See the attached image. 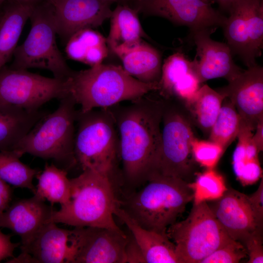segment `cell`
<instances>
[{
    "label": "cell",
    "instance_id": "obj_1",
    "mask_svg": "<svg viewBox=\"0 0 263 263\" xmlns=\"http://www.w3.org/2000/svg\"><path fill=\"white\" fill-rule=\"evenodd\" d=\"M151 92L108 108L118 132L122 176L132 185L146 182L160 147L165 99Z\"/></svg>",
    "mask_w": 263,
    "mask_h": 263
},
{
    "label": "cell",
    "instance_id": "obj_2",
    "mask_svg": "<svg viewBox=\"0 0 263 263\" xmlns=\"http://www.w3.org/2000/svg\"><path fill=\"white\" fill-rule=\"evenodd\" d=\"M71 198L58 210H54L49 222L74 227H98L123 231L114 220L119 204L110 178L90 169L70 179Z\"/></svg>",
    "mask_w": 263,
    "mask_h": 263
},
{
    "label": "cell",
    "instance_id": "obj_3",
    "mask_svg": "<svg viewBox=\"0 0 263 263\" xmlns=\"http://www.w3.org/2000/svg\"><path fill=\"white\" fill-rule=\"evenodd\" d=\"M67 83L68 94L80 106L81 112L109 108L158 89V84L142 82L121 66L102 63L73 71Z\"/></svg>",
    "mask_w": 263,
    "mask_h": 263
},
{
    "label": "cell",
    "instance_id": "obj_4",
    "mask_svg": "<svg viewBox=\"0 0 263 263\" xmlns=\"http://www.w3.org/2000/svg\"><path fill=\"white\" fill-rule=\"evenodd\" d=\"M139 191L132 193L119 206L146 229L167 234V229L193 200L189 182L180 178L153 175Z\"/></svg>",
    "mask_w": 263,
    "mask_h": 263
},
{
    "label": "cell",
    "instance_id": "obj_5",
    "mask_svg": "<svg viewBox=\"0 0 263 263\" xmlns=\"http://www.w3.org/2000/svg\"><path fill=\"white\" fill-rule=\"evenodd\" d=\"M74 152L82 170L90 169L114 182L120 161L117 128L109 109L77 112Z\"/></svg>",
    "mask_w": 263,
    "mask_h": 263
},
{
    "label": "cell",
    "instance_id": "obj_6",
    "mask_svg": "<svg viewBox=\"0 0 263 263\" xmlns=\"http://www.w3.org/2000/svg\"><path fill=\"white\" fill-rule=\"evenodd\" d=\"M75 105L69 94L60 99L57 109L42 117L12 150L20 157L28 153L43 159H52L66 170L75 165Z\"/></svg>",
    "mask_w": 263,
    "mask_h": 263
},
{
    "label": "cell",
    "instance_id": "obj_7",
    "mask_svg": "<svg viewBox=\"0 0 263 263\" xmlns=\"http://www.w3.org/2000/svg\"><path fill=\"white\" fill-rule=\"evenodd\" d=\"M29 19L31 28L24 41L17 46L10 66L16 69L47 70L54 77L66 80L74 71L67 65L56 42L54 7L47 0L35 4Z\"/></svg>",
    "mask_w": 263,
    "mask_h": 263
},
{
    "label": "cell",
    "instance_id": "obj_8",
    "mask_svg": "<svg viewBox=\"0 0 263 263\" xmlns=\"http://www.w3.org/2000/svg\"><path fill=\"white\" fill-rule=\"evenodd\" d=\"M164 99L160 147L147 179L160 175L189 182L194 169L192 143L195 137L190 118L180 102Z\"/></svg>",
    "mask_w": 263,
    "mask_h": 263
},
{
    "label": "cell",
    "instance_id": "obj_9",
    "mask_svg": "<svg viewBox=\"0 0 263 263\" xmlns=\"http://www.w3.org/2000/svg\"><path fill=\"white\" fill-rule=\"evenodd\" d=\"M180 263H200L214 251L233 240L218 221L206 201L193 205L187 218L168 227Z\"/></svg>",
    "mask_w": 263,
    "mask_h": 263
},
{
    "label": "cell",
    "instance_id": "obj_10",
    "mask_svg": "<svg viewBox=\"0 0 263 263\" xmlns=\"http://www.w3.org/2000/svg\"><path fill=\"white\" fill-rule=\"evenodd\" d=\"M68 94L67 80L50 78L6 65L0 69V105L36 111Z\"/></svg>",
    "mask_w": 263,
    "mask_h": 263
},
{
    "label": "cell",
    "instance_id": "obj_11",
    "mask_svg": "<svg viewBox=\"0 0 263 263\" xmlns=\"http://www.w3.org/2000/svg\"><path fill=\"white\" fill-rule=\"evenodd\" d=\"M223 26L227 44L247 67L256 64L263 47V0H239Z\"/></svg>",
    "mask_w": 263,
    "mask_h": 263
},
{
    "label": "cell",
    "instance_id": "obj_12",
    "mask_svg": "<svg viewBox=\"0 0 263 263\" xmlns=\"http://www.w3.org/2000/svg\"><path fill=\"white\" fill-rule=\"evenodd\" d=\"M203 0H133L129 5L137 12L165 18L189 28L190 33L223 27L227 17Z\"/></svg>",
    "mask_w": 263,
    "mask_h": 263
},
{
    "label": "cell",
    "instance_id": "obj_13",
    "mask_svg": "<svg viewBox=\"0 0 263 263\" xmlns=\"http://www.w3.org/2000/svg\"><path fill=\"white\" fill-rule=\"evenodd\" d=\"M128 236L98 227H75L70 237L71 263H126Z\"/></svg>",
    "mask_w": 263,
    "mask_h": 263
},
{
    "label": "cell",
    "instance_id": "obj_14",
    "mask_svg": "<svg viewBox=\"0 0 263 263\" xmlns=\"http://www.w3.org/2000/svg\"><path fill=\"white\" fill-rule=\"evenodd\" d=\"M216 91L234 105L241 123L254 132L263 118V67L257 64L247 67L227 85Z\"/></svg>",
    "mask_w": 263,
    "mask_h": 263
},
{
    "label": "cell",
    "instance_id": "obj_15",
    "mask_svg": "<svg viewBox=\"0 0 263 263\" xmlns=\"http://www.w3.org/2000/svg\"><path fill=\"white\" fill-rule=\"evenodd\" d=\"M214 32L206 29L190 34L196 47V55L192 60L194 70L201 84L220 77L229 82L244 70L234 62L233 54L226 43L210 38Z\"/></svg>",
    "mask_w": 263,
    "mask_h": 263
},
{
    "label": "cell",
    "instance_id": "obj_16",
    "mask_svg": "<svg viewBox=\"0 0 263 263\" xmlns=\"http://www.w3.org/2000/svg\"><path fill=\"white\" fill-rule=\"evenodd\" d=\"M56 33L66 42L75 33L100 26L110 18L111 3L102 0H53Z\"/></svg>",
    "mask_w": 263,
    "mask_h": 263
},
{
    "label": "cell",
    "instance_id": "obj_17",
    "mask_svg": "<svg viewBox=\"0 0 263 263\" xmlns=\"http://www.w3.org/2000/svg\"><path fill=\"white\" fill-rule=\"evenodd\" d=\"M210 208L231 238L243 243L250 236L262 232L247 195L229 188Z\"/></svg>",
    "mask_w": 263,
    "mask_h": 263
},
{
    "label": "cell",
    "instance_id": "obj_18",
    "mask_svg": "<svg viewBox=\"0 0 263 263\" xmlns=\"http://www.w3.org/2000/svg\"><path fill=\"white\" fill-rule=\"evenodd\" d=\"M54 210L45 201L34 196L10 204L0 216V227L19 236L20 247L26 246L48 223Z\"/></svg>",
    "mask_w": 263,
    "mask_h": 263
},
{
    "label": "cell",
    "instance_id": "obj_19",
    "mask_svg": "<svg viewBox=\"0 0 263 263\" xmlns=\"http://www.w3.org/2000/svg\"><path fill=\"white\" fill-rule=\"evenodd\" d=\"M192 60L178 52L167 57L162 66L158 94L185 105L191 101L201 87Z\"/></svg>",
    "mask_w": 263,
    "mask_h": 263
},
{
    "label": "cell",
    "instance_id": "obj_20",
    "mask_svg": "<svg viewBox=\"0 0 263 263\" xmlns=\"http://www.w3.org/2000/svg\"><path fill=\"white\" fill-rule=\"evenodd\" d=\"M71 230L49 222L25 246L19 255L22 263H68Z\"/></svg>",
    "mask_w": 263,
    "mask_h": 263
},
{
    "label": "cell",
    "instance_id": "obj_21",
    "mask_svg": "<svg viewBox=\"0 0 263 263\" xmlns=\"http://www.w3.org/2000/svg\"><path fill=\"white\" fill-rule=\"evenodd\" d=\"M128 228L141 249L146 263H180L174 243L167 234L146 229L140 225L119 205L114 210Z\"/></svg>",
    "mask_w": 263,
    "mask_h": 263
},
{
    "label": "cell",
    "instance_id": "obj_22",
    "mask_svg": "<svg viewBox=\"0 0 263 263\" xmlns=\"http://www.w3.org/2000/svg\"><path fill=\"white\" fill-rule=\"evenodd\" d=\"M0 17V69L13 56L23 28L37 2L6 1Z\"/></svg>",
    "mask_w": 263,
    "mask_h": 263
},
{
    "label": "cell",
    "instance_id": "obj_23",
    "mask_svg": "<svg viewBox=\"0 0 263 263\" xmlns=\"http://www.w3.org/2000/svg\"><path fill=\"white\" fill-rule=\"evenodd\" d=\"M115 55L130 75L143 83L159 84L162 64L161 55L157 49L142 40Z\"/></svg>",
    "mask_w": 263,
    "mask_h": 263
},
{
    "label": "cell",
    "instance_id": "obj_24",
    "mask_svg": "<svg viewBox=\"0 0 263 263\" xmlns=\"http://www.w3.org/2000/svg\"><path fill=\"white\" fill-rule=\"evenodd\" d=\"M138 12L127 4L119 3L110 17V30L107 44L114 54L139 43L144 33Z\"/></svg>",
    "mask_w": 263,
    "mask_h": 263
},
{
    "label": "cell",
    "instance_id": "obj_25",
    "mask_svg": "<svg viewBox=\"0 0 263 263\" xmlns=\"http://www.w3.org/2000/svg\"><path fill=\"white\" fill-rule=\"evenodd\" d=\"M48 113L40 109L27 111L0 105V151L13 150L19 140Z\"/></svg>",
    "mask_w": 263,
    "mask_h": 263
},
{
    "label": "cell",
    "instance_id": "obj_26",
    "mask_svg": "<svg viewBox=\"0 0 263 263\" xmlns=\"http://www.w3.org/2000/svg\"><path fill=\"white\" fill-rule=\"evenodd\" d=\"M253 132L241 124L234 150L232 164L234 173L244 186L252 185L262 177V169L259 162L260 152L254 144Z\"/></svg>",
    "mask_w": 263,
    "mask_h": 263
},
{
    "label": "cell",
    "instance_id": "obj_27",
    "mask_svg": "<svg viewBox=\"0 0 263 263\" xmlns=\"http://www.w3.org/2000/svg\"><path fill=\"white\" fill-rule=\"evenodd\" d=\"M66 43L65 52L69 58L91 67L102 63L108 56L106 39L93 28L78 31Z\"/></svg>",
    "mask_w": 263,
    "mask_h": 263
},
{
    "label": "cell",
    "instance_id": "obj_28",
    "mask_svg": "<svg viewBox=\"0 0 263 263\" xmlns=\"http://www.w3.org/2000/svg\"><path fill=\"white\" fill-rule=\"evenodd\" d=\"M36 177L38 183L34 195L50 202L52 206L54 204H59L62 206L69 202L71 185L67 170L53 163L49 165L46 163L44 170L38 174Z\"/></svg>",
    "mask_w": 263,
    "mask_h": 263
},
{
    "label": "cell",
    "instance_id": "obj_29",
    "mask_svg": "<svg viewBox=\"0 0 263 263\" xmlns=\"http://www.w3.org/2000/svg\"><path fill=\"white\" fill-rule=\"evenodd\" d=\"M225 96L207 84L202 85L194 97L184 107L204 131L210 132Z\"/></svg>",
    "mask_w": 263,
    "mask_h": 263
},
{
    "label": "cell",
    "instance_id": "obj_30",
    "mask_svg": "<svg viewBox=\"0 0 263 263\" xmlns=\"http://www.w3.org/2000/svg\"><path fill=\"white\" fill-rule=\"evenodd\" d=\"M20 158L13 150L0 151V178L9 185L27 188L34 194L33 179L40 171L24 164Z\"/></svg>",
    "mask_w": 263,
    "mask_h": 263
},
{
    "label": "cell",
    "instance_id": "obj_31",
    "mask_svg": "<svg viewBox=\"0 0 263 263\" xmlns=\"http://www.w3.org/2000/svg\"><path fill=\"white\" fill-rule=\"evenodd\" d=\"M241 120L230 100L225 97L218 116L210 131L209 139L221 145L225 150L237 138Z\"/></svg>",
    "mask_w": 263,
    "mask_h": 263
},
{
    "label": "cell",
    "instance_id": "obj_32",
    "mask_svg": "<svg viewBox=\"0 0 263 263\" xmlns=\"http://www.w3.org/2000/svg\"><path fill=\"white\" fill-rule=\"evenodd\" d=\"M193 192L194 204L220 198L227 189L222 175L214 169L199 173L194 182L189 183Z\"/></svg>",
    "mask_w": 263,
    "mask_h": 263
},
{
    "label": "cell",
    "instance_id": "obj_33",
    "mask_svg": "<svg viewBox=\"0 0 263 263\" xmlns=\"http://www.w3.org/2000/svg\"><path fill=\"white\" fill-rule=\"evenodd\" d=\"M225 151L221 145L210 140H200L195 137L192 143L195 161L207 169H214Z\"/></svg>",
    "mask_w": 263,
    "mask_h": 263
},
{
    "label": "cell",
    "instance_id": "obj_34",
    "mask_svg": "<svg viewBox=\"0 0 263 263\" xmlns=\"http://www.w3.org/2000/svg\"><path fill=\"white\" fill-rule=\"evenodd\" d=\"M247 256L244 245L233 240L214 251L200 263H237Z\"/></svg>",
    "mask_w": 263,
    "mask_h": 263
},
{
    "label": "cell",
    "instance_id": "obj_35",
    "mask_svg": "<svg viewBox=\"0 0 263 263\" xmlns=\"http://www.w3.org/2000/svg\"><path fill=\"white\" fill-rule=\"evenodd\" d=\"M243 244L245 247L248 256L247 263H263L262 232L251 235L243 243Z\"/></svg>",
    "mask_w": 263,
    "mask_h": 263
},
{
    "label": "cell",
    "instance_id": "obj_36",
    "mask_svg": "<svg viewBox=\"0 0 263 263\" xmlns=\"http://www.w3.org/2000/svg\"><path fill=\"white\" fill-rule=\"evenodd\" d=\"M126 263H146L141 249L133 236H128L125 248Z\"/></svg>",
    "mask_w": 263,
    "mask_h": 263
},
{
    "label": "cell",
    "instance_id": "obj_37",
    "mask_svg": "<svg viewBox=\"0 0 263 263\" xmlns=\"http://www.w3.org/2000/svg\"><path fill=\"white\" fill-rule=\"evenodd\" d=\"M252 209L260 223H263V180L257 190L250 195H247Z\"/></svg>",
    "mask_w": 263,
    "mask_h": 263
},
{
    "label": "cell",
    "instance_id": "obj_38",
    "mask_svg": "<svg viewBox=\"0 0 263 263\" xmlns=\"http://www.w3.org/2000/svg\"><path fill=\"white\" fill-rule=\"evenodd\" d=\"M12 236L3 233L0 229V261L7 258L14 257V253L20 243H13Z\"/></svg>",
    "mask_w": 263,
    "mask_h": 263
},
{
    "label": "cell",
    "instance_id": "obj_39",
    "mask_svg": "<svg viewBox=\"0 0 263 263\" xmlns=\"http://www.w3.org/2000/svg\"><path fill=\"white\" fill-rule=\"evenodd\" d=\"M12 196L10 185L0 178V216L10 205Z\"/></svg>",
    "mask_w": 263,
    "mask_h": 263
},
{
    "label": "cell",
    "instance_id": "obj_40",
    "mask_svg": "<svg viewBox=\"0 0 263 263\" xmlns=\"http://www.w3.org/2000/svg\"><path fill=\"white\" fill-rule=\"evenodd\" d=\"M256 132L253 133V141L259 152L263 150V118L259 122L255 129Z\"/></svg>",
    "mask_w": 263,
    "mask_h": 263
},
{
    "label": "cell",
    "instance_id": "obj_41",
    "mask_svg": "<svg viewBox=\"0 0 263 263\" xmlns=\"http://www.w3.org/2000/svg\"><path fill=\"white\" fill-rule=\"evenodd\" d=\"M239 0H213L219 6L220 11L223 13L228 14L233 6Z\"/></svg>",
    "mask_w": 263,
    "mask_h": 263
},
{
    "label": "cell",
    "instance_id": "obj_42",
    "mask_svg": "<svg viewBox=\"0 0 263 263\" xmlns=\"http://www.w3.org/2000/svg\"><path fill=\"white\" fill-rule=\"evenodd\" d=\"M8 0H16L20 2H32V3H36L38 1H39L42 0H0V6L5 2L8 1ZM50 2L52 4L53 2V0H47Z\"/></svg>",
    "mask_w": 263,
    "mask_h": 263
},
{
    "label": "cell",
    "instance_id": "obj_43",
    "mask_svg": "<svg viewBox=\"0 0 263 263\" xmlns=\"http://www.w3.org/2000/svg\"><path fill=\"white\" fill-rule=\"evenodd\" d=\"M102 0L107 1L110 3H112L113 2H117L119 3H122L124 1V0Z\"/></svg>",
    "mask_w": 263,
    "mask_h": 263
},
{
    "label": "cell",
    "instance_id": "obj_44",
    "mask_svg": "<svg viewBox=\"0 0 263 263\" xmlns=\"http://www.w3.org/2000/svg\"><path fill=\"white\" fill-rule=\"evenodd\" d=\"M133 0H124L122 3L127 4L129 5Z\"/></svg>",
    "mask_w": 263,
    "mask_h": 263
},
{
    "label": "cell",
    "instance_id": "obj_45",
    "mask_svg": "<svg viewBox=\"0 0 263 263\" xmlns=\"http://www.w3.org/2000/svg\"><path fill=\"white\" fill-rule=\"evenodd\" d=\"M203 0L207 2H212V1L211 0Z\"/></svg>",
    "mask_w": 263,
    "mask_h": 263
},
{
    "label": "cell",
    "instance_id": "obj_46",
    "mask_svg": "<svg viewBox=\"0 0 263 263\" xmlns=\"http://www.w3.org/2000/svg\"><path fill=\"white\" fill-rule=\"evenodd\" d=\"M1 15V6H0V17Z\"/></svg>",
    "mask_w": 263,
    "mask_h": 263
}]
</instances>
